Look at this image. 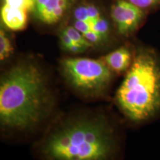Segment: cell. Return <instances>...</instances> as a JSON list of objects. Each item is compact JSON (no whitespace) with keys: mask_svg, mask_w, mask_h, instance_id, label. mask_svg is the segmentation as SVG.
Wrapping results in <instances>:
<instances>
[{"mask_svg":"<svg viewBox=\"0 0 160 160\" xmlns=\"http://www.w3.org/2000/svg\"><path fill=\"white\" fill-rule=\"evenodd\" d=\"M52 96L43 72L31 62H20L4 73L0 82L2 127L23 130L39 123L51 108Z\"/></svg>","mask_w":160,"mask_h":160,"instance_id":"obj_1","label":"cell"},{"mask_svg":"<svg viewBox=\"0 0 160 160\" xmlns=\"http://www.w3.org/2000/svg\"><path fill=\"white\" fill-rule=\"evenodd\" d=\"M115 150L108 123L82 116L66 119L50 131L41 152L46 160H110Z\"/></svg>","mask_w":160,"mask_h":160,"instance_id":"obj_2","label":"cell"},{"mask_svg":"<svg viewBox=\"0 0 160 160\" xmlns=\"http://www.w3.org/2000/svg\"><path fill=\"white\" fill-rule=\"evenodd\" d=\"M130 121L141 123L160 112V62L154 53L141 51L133 58L116 95Z\"/></svg>","mask_w":160,"mask_h":160,"instance_id":"obj_3","label":"cell"},{"mask_svg":"<svg viewBox=\"0 0 160 160\" xmlns=\"http://www.w3.org/2000/svg\"><path fill=\"white\" fill-rule=\"evenodd\" d=\"M61 68L72 88L85 97L103 95L112 79V71L103 60L66 58L62 61Z\"/></svg>","mask_w":160,"mask_h":160,"instance_id":"obj_4","label":"cell"},{"mask_svg":"<svg viewBox=\"0 0 160 160\" xmlns=\"http://www.w3.org/2000/svg\"><path fill=\"white\" fill-rule=\"evenodd\" d=\"M111 17L120 34L128 36L137 29L142 19L143 12L130 2L120 0L112 7Z\"/></svg>","mask_w":160,"mask_h":160,"instance_id":"obj_5","label":"cell"},{"mask_svg":"<svg viewBox=\"0 0 160 160\" xmlns=\"http://www.w3.org/2000/svg\"><path fill=\"white\" fill-rule=\"evenodd\" d=\"M102 60L112 71L121 73L129 69L133 59L131 51L128 48L122 47L109 53Z\"/></svg>","mask_w":160,"mask_h":160,"instance_id":"obj_6","label":"cell"},{"mask_svg":"<svg viewBox=\"0 0 160 160\" xmlns=\"http://www.w3.org/2000/svg\"><path fill=\"white\" fill-rule=\"evenodd\" d=\"M28 12L11 7L4 3L1 9V17L5 25L12 31H21L26 27Z\"/></svg>","mask_w":160,"mask_h":160,"instance_id":"obj_7","label":"cell"},{"mask_svg":"<svg viewBox=\"0 0 160 160\" xmlns=\"http://www.w3.org/2000/svg\"><path fill=\"white\" fill-rule=\"evenodd\" d=\"M59 39L63 48L72 53H79L87 50L83 46L74 42L63 31L60 33Z\"/></svg>","mask_w":160,"mask_h":160,"instance_id":"obj_8","label":"cell"},{"mask_svg":"<svg viewBox=\"0 0 160 160\" xmlns=\"http://www.w3.org/2000/svg\"><path fill=\"white\" fill-rule=\"evenodd\" d=\"M13 51L11 40L2 29L0 31V59L2 61L9 57Z\"/></svg>","mask_w":160,"mask_h":160,"instance_id":"obj_9","label":"cell"},{"mask_svg":"<svg viewBox=\"0 0 160 160\" xmlns=\"http://www.w3.org/2000/svg\"><path fill=\"white\" fill-rule=\"evenodd\" d=\"M63 31L67 34L71 39L73 40L76 43L79 44V45L83 46L85 48H88L91 47L92 45L91 43L85 39L83 34L76 29L73 26H68V27L65 28L63 30Z\"/></svg>","mask_w":160,"mask_h":160,"instance_id":"obj_10","label":"cell"},{"mask_svg":"<svg viewBox=\"0 0 160 160\" xmlns=\"http://www.w3.org/2000/svg\"><path fill=\"white\" fill-rule=\"evenodd\" d=\"M62 0H48L46 2L45 5L37 11V14L39 19L43 22L44 23H46L48 19L49 16L51 15L52 11L54 10L57 6L60 5Z\"/></svg>","mask_w":160,"mask_h":160,"instance_id":"obj_11","label":"cell"},{"mask_svg":"<svg viewBox=\"0 0 160 160\" xmlns=\"http://www.w3.org/2000/svg\"><path fill=\"white\" fill-rule=\"evenodd\" d=\"M93 31L99 33L105 40L109 33V25L107 20L102 17L96 19L93 25Z\"/></svg>","mask_w":160,"mask_h":160,"instance_id":"obj_12","label":"cell"},{"mask_svg":"<svg viewBox=\"0 0 160 160\" xmlns=\"http://www.w3.org/2000/svg\"><path fill=\"white\" fill-rule=\"evenodd\" d=\"M5 3L11 7L24 10L27 12L35 8L34 0H5Z\"/></svg>","mask_w":160,"mask_h":160,"instance_id":"obj_13","label":"cell"},{"mask_svg":"<svg viewBox=\"0 0 160 160\" xmlns=\"http://www.w3.org/2000/svg\"><path fill=\"white\" fill-rule=\"evenodd\" d=\"M95 20H92L90 22H84V21H79V20H76L73 27L76 29H77L80 33H82V34H85L88 32L93 31V25L94 23Z\"/></svg>","mask_w":160,"mask_h":160,"instance_id":"obj_14","label":"cell"},{"mask_svg":"<svg viewBox=\"0 0 160 160\" xmlns=\"http://www.w3.org/2000/svg\"><path fill=\"white\" fill-rule=\"evenodd\" d=\"M74 17L76 20L84 22H90L92 21V19H90L88 13L87 6H79L74 11Z\"/></svg>","mask_w":160,"mask_h":160,"instance_id":"obj_15","label":"cell"},{"mask_svg":"<svg viewBox=\"0 0 160 160\" xmlns=\"http://www.w3.org/2000/svg\"><path fill=\"white\" fill-rule=\"evenodd\" d=\"M128 2L140 8H145L153 5L157 0H128Z\"/></svg>","mask_w":160,"mask_h":160,"instance_id":"obj_16","label":"cell"},{"mask_svg":"<svg viewBox=\"0 0 160 160\" xmlns=\"http://www.w3.org/2000/svg\"><path fill=\"white\" fill-rule=\"evenodd\" d=\"M87 9H88V16L91 19L96 20L99 19V17H101L99 11L98 10V8L95 5H88Z\"/></svg>","mask_w":160,"mask_h":160,"instance_id":"obj_17","label":"cell"},{"mask_svg":"<svg viewBox=\"0 0 160 160\" xmlns=\"http://www.w3.org/2000/svg\"><path fill=\"white\" fill-rule=\"evenodd\" d=\"M35 1V8L37 9V11H39L44 5H45L48 0H34Z\"/></svg>","mask_w":160,"mask_h":160,"instance_id":"obj_18","label":"cell"}]
</instances>
